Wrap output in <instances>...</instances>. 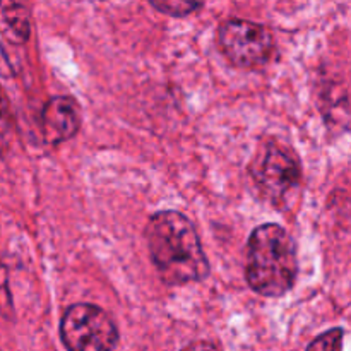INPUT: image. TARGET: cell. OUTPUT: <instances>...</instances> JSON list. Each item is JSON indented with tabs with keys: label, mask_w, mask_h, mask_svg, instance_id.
<instances>
[{
	"label": "cell",
	"mask_w": 351,
	"mask_h": 351,
	"mask_svg": "<svg viewBox=\"0 0 351 351\" xmlns=\"http://www.w3.org/2000/svg\"><path fill=\"white\" fill-rule=\"evenodd\" d=\"M147 249L158 274L167 285L194 283L209 274V263L197 232L187 216L160 211L146 225Z\"/></svg>",
	"instance_id": "6da1fadb"
},
{
	"label": "cell",
	"mask_w": 351,
	"mask_h": 351,
	"mask_svg": "<svg viewBox=\"0 0 351 351\" xmlns=\"http://www.w3.org/2000/svg\"><path fill=\"white\" fill-rule=\"evenodd\" d=\"M297 271L295 242L283 226L266 223L254 230L247 243L245 278L256 293L283 297L293 288Z\"/></svg>",
	"instance_id": "7a4b0ae2"
},
{
	"label": "cell",
	"mask_w": 351,
	"mask_h": 351,
	"mask_svg": "<svg viewBox=\"0 0 351 351\" xmlns=\"http://www.w3.org/2000/svg\"><path fill=\"white\" fill-rule=\"evenodd\" d=\"M60 338L69 351H113L119 329L103 308L75 304L62 317Z\"/></svg>",
	"instance_id": "3957f363"
},
{
	"label": "cell",
	"mask_w": 351,
	"mask_h": 351,
	"mask_svg": "<svg viewBox=\"0 0 351 351\" xmlns=\"http://www.w3.org/2000/svg\"><path fill=\"white\" fill-rule=\"evenodd\" d=\"M218 41L225 57L242 69L263 67L273 53V34L263 24L232 19L221 24Z\"/></svg>",
	"instance_id": "277c9868"
},
{
	"label": "cell",
	"mask_w": 351,
	"mask_h": 351,
	"mask_svg": "<svg viewBox=\"0 0 351 351\" xmlns=\"http://www.w3.org/2000/svg\"><path fill=\"white\" fill-rule=\"evenodd\" d=\"M252 177L259 191L271 202H281L300 182V167L293 154L280 146L264 147L252 167Z\"/></svg>",
	"instance_id": "5b68a950"
},
{
	"label": "cell",
	"mask_w": 351,
	"mask_h": 351,
	"mask_svg": "<svg viewBox=\"0 0 351 351\" xmlns=\"http://www.w3.org/2000/svg\"><path fill=\"white\" fill-rule=\"evenodd\" d=\"M81 127L77 103L69 96H55L41 112V129L47 143L58 144L71 139Z\"/></svg>",
	"instance_id": "8992f818"
},
{
	"label": "cell",
	"mask_w": 351,
	"mask_h": 351,
	"mask_svg": "<svg viewBox=\"0 0 351 351\" xmlns=\"http://www.w3.org/2000/svg\"><path fill=\"white\" fill-rule=\"evenodd\" d=\"M31 33L29 12L17 0H0V34L12 45L26 43Z\"/></svg>",
	"instance_id": "52a82bcc"
},
{
	"label": "cell",
	"mask_w": 351,
	"mask_h": 351,
	"mask_svg": "<svg viewBox=\"0 0 351 351\" xmlns=\"http://www.w3.org/2000/svg\"><path fill=\"white\" fill-rule=\"evenodd\" d=\"M151 5L160 12L173 17H184L201 7L204 0H149Z\"/></svg>",
	"instance_id": "ba28073f"
},
{
	"label": "cell",
	"mask_w": 351,
	"mask_h": 351,
	"mask_svg": "<svg viewBox=\"0 0 351 351\" xmlns=\"http://www.w3.org/2000/svg\"><path fill=\"white\" fill-rule=\"evenodd\" d=\"M343 338H345L343 329H329L324 335L317 336L307 346V351H343Z\"/></svg>",
	"instance_id": "9c48e42d"
},
{
	"label": "cell",
	"mask_w": 351,
	"mask_h": 351,
	"mask_svg": "<svg viewBox=\"0 0 351 351\" xmlns=\"http://www.w3.org/2000/svg\"><path fill=\"white\" fill-rule=\"evenodd\" d=\"M10 129V108L7 96L3 95V89L0 88V139L7 136Z\"/></svg>",
	"instance_id": "30bf717a"
},
{
	"label": "cell",
	"mask_w": 351,
	"mask_h": 351,
	"mask_svg": "<svg viewBox=\"0 0 351 351\" xmlns=\"http://www.w3.org/2000/svg\"><path fill=\"white\" fill-rule=\"evenodd\" d=\"M182 351H221V350L209 341H194L189 346H185Z\"/></svg>",
	"instance_id": "8fae6325"
}]
</instances>
